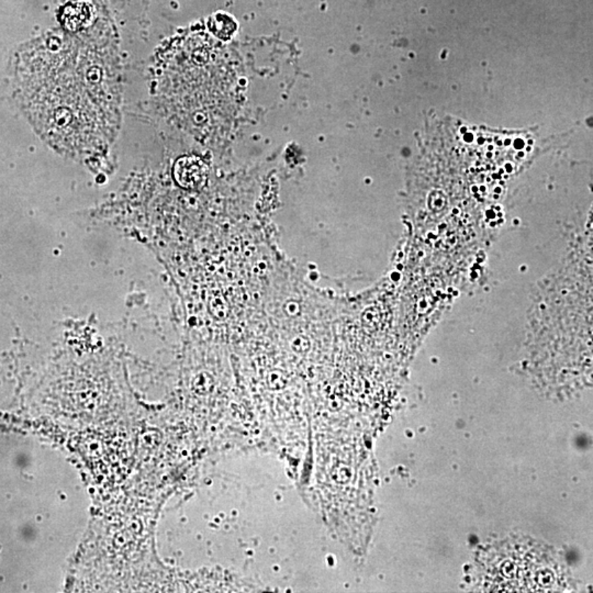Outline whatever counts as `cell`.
Listing matches in <instances>:
<instances>
[{"mask_svg":"<svg viewBox=\"0 0 593 593\" xmlns=\"http://www.w3.org/2000/svg\"><path fill=\"white\" fill-rule=\"evenodd\" d=\"M174 176L183 188L199 189L207 181L208 168L198 157H183L176 163Z\"/></svg>","mask_w":593,"mask_h":593,"instance_id":"obj_1","label":"cell"}]
</instances>
